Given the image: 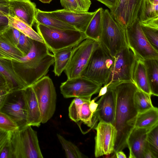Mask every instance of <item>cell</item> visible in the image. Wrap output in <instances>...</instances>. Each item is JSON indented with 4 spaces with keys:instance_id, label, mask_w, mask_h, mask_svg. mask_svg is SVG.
I'll list each match as a JSON object with an SVG mask.
<instances>
[{
    "instance_id": "obj_43",
    "label": "cell",
    "mask_w": 158,
    "mask_h": 158,
    "mask_svg": "<svg viewBox=\"0 0 158 158\" xmlns=\"http://www.w3.org/2000/svg\"><path fill=\"white\" fill-rule=\"evenodd\" d=\"M9 26V21L7 16H0V32L3 31Z\"/></svg>"
},
{
    "instance_id": "obj_22",
    "label": "cell",
    "mask_w": 158,
    "mask_h": 158,
    "mask_svg": "<svg viewBox=\"0 0 158 158\" xmlns=\"http://www.w3.org/2000/svg\"><path fill=\"white\" fill-rule=\"evenodd\" d=\"M35 22L37 24L56 28L76 30L74 27L54 17L50 11H43L38 9L35 16Z\"/></svg>"
},
{
    "instance_id": "obj_24",
    "label": "cell",
    "mask_w": 158,
    "mask_h": 158,
    "mask_svg": "<svg viewBox=\"0 0 158 158\" xmlns=\"http://www.w3.org/2000/svg\"><path fill=\"white\" fill-rule=\"evenodd\" d=\"M104 10L102 7L95 11L85 33L87 38L100 41L102 29V15Z\"/></svg>"
},
{
    "instance_id": "obj_1",
    "label": "cell",
    "mask_w": 158,
    "mask_h": 158,
    "mask_svg": "<svg viewBox=\"0 0 158 158\" xmlns=\"http://www.w3.org/2000/svg\"><path fill=\"white\" fill-rule=\"evenodd\" d=\"M112 85L116 94L114 126L117 131L113 153L122 151L127 147V140L135 127L138 114L134 101L138 88L133 82L123 81Z\"/></svg>"
},
{
    "instance_id": "obj_13",
    "label": "cell",
    "mask_w": 158,
    "mask_h": 158,
    "mask_svg": "<svg viewBox=\"0 0 158 158\" xmlns=\"http://www.w3.org/2000/svg\"><path fill=\"white\" fill-rule=\"evenodd\" d=\"M0 111L12 119L19 128L27 125L25 102L22 91L9 93Z\"/></svg>"
},
{
    "instance_id": "obj_48",
    "label": "cell",
    "mask_w": 158,
    "mask_h": 158,
    "mask_svg": "<svg viewBox=\"0 0 158 158\" xmlns=\"http://www.w3.org/2000/svg\"><path fill=\"white\" fill-rule=\"evenodd\" d=\"M98 106V104L96 102H95V100L94 99L91 100L89 105V108L90 111L93 114L96 111Z\"/></svg>"
},
{
    "instance_id": "obj_3",
    "label": "cell",
    "mask_w": 158,
    "mask_h": 158,
    "mask_svg": "<svg viewBox=\"0 0 158 158\" xmlns=\"http://www.w3.org/2000/svg\"><path fill=\"white\" fill-rule=\"evenodd\" d=\"M12 158H43L37 133L28 125L10 132Z\"/></svg>"
},
{
    "instance_id": "obj_47",
    "label": "cell",
    "mask_w": 158,
    "mask_h": 158,
    "mask_svg": "<svg viewBox=\"0 0 158 158\" xmlns=\"http://www.w3.org/2000/svg\"><path fill=\"white\" fill-rule=\"evenodd\" d=\"M9 15L8 5L0 6V16H6Z\"/></svg>"
},
{
    "instance_id": "obj_29",
    "label": "cell",
    "mask_w": 158,
    "mask_h": 158,
    "mask_svg": "<svg viewBox=\"0 0 158 158\" xmlns=\"http://www.w3.org/2000/svg\"><path fill=\"white\" fill-rule=\"evenodd\" d=\"M158 17V4L149 0H141L137 19L139 22Z\"/></svg>"
},
{
    "instance_id": "obj_18",
    "label": "cell",
    "mask_w": 158,
    "mask_h": 158,
    "mask_svg": "<svg viewBox=\"0 0 158 158\" xmlns=\"http://www.w3.org/2000/svg\"><path fill=\"white\" fill-rule=\"evenodd\" d=\"M151 129L134 127L127 140L129 150V158H143L145 149L147 144V133Z\"/></svg>"
},
{
    "instance_id": "obj_27",
    "label": "cell",
    "mask_w": 158,
    "mask_h": 158,
    "mask_svg": "<svg viewBox=\"0 0 158 158\" xmlns=\"http://www.w3.org/2000/svg\"><path fill=\"white\" fill-rule=\"evenodd\" d=\"M158 124V109L153 108L144 112L139 113L135 127L151 129Z\"/></svg>"
},
{
    "instance_id": "obj_33",
    "label": "cell",
    "mask_w": 158,
    "mask_h": 158,
    "mask_svg": "<svg viewBox=\"0 0 158 158\" xmlns=\"http://www.w3.org/2000/svg\"><path fill=\"white\" fill-rule=\"evenodd\" d=\"M146 141L154 158L158 157V124L147 133Z\"/></svg>"
},
{
    "instance_id": "obj_2",
    "label": "cell",
    "mask_w": 158,
    "mask_h": 158,
    "mask_svg": "<svg viewBox=\"0 0 158 158\" xmlns=\"http://www.w3.org/2000/svg\"><path fill=\"white\" fill-rule=\"evenodd\" d=\"M37 33L52 52L74 47L87 38L85 32L77 30L58 29L37 24Z\"/></svg>"
},
{
    "instance_id": "obj_9",
    "label": "cell",
    "mask_w": 158,
    "mask_h": 158,
    "mask_svg": "<svg viewBox=\"0 0 158 158\" xmlns=\"http://www.w3.org/2000/svg\"><path fill=\"white\" fill-rule=\"evenodd\" d=\"M98 42L87 38L73 48L69 62L64 70L67 79L80 76Z\"/></svg>"
},
{
    "instance_id": "obj_42",
    "label": "cell",
    "mask_w": 158,
    "mask_h": 158,
    "mask_svg": "<svg viewBox=\"0 0 158 158\" xmlns=\"http://www.w3.org/2000/svg\"><path fill=\"white\" fill-rule=\"evenodd\" d=\"M10 132L0 129V151L9 140Z\"/></svg>"
},
{
    "instance_id": "obj_49",
    "label": "cell",
    "mask_w": 158,
    "mask_h": 158,
    "mask_svg": "<svg viewBox=\"0 0 158 158\" xmlns=\"http://www.w3.org/2000/svg\"><path fill=\"white\" fill-rule=\"evenodd\" d=\"M143 158H154L148 143L144 151Z\"/></svg>"
},
{
    "instance_id": "obj_53",
    "label": "cell",
    "mask_w": 158,
    "mask_h": 158,
    "mask_svg": "<svg viewBox=\"0 0 158 158\" xmlns=\"http://www.w3.org/2000/svg\"><path fill=\"white\" fill-rule=\"evenodd\" d=\"M0 59H4L7 60H11L9 57L6 56L5 55H3L2 53L0 52ZM12 61V60H11Z\"/></svg>"
},
{
    "instance_id": "obj_34",
    "label": "cell",
    "mask_w": 158,
    "mask_h": 158,
    "mask_svg": "<svg viewBox=\"0 0 158 158\" xmlns=\"http://www.w3.org/2000/svg\"><path fill=\"white\" fill-rule=\"evenodd\" d=\"M86 100L84 98L75 97L72 101L69 108V116L70 118L77 123L80 121V114L82 105Z\"/></svg>"
},
{
    "instance_id": "obj_46",
    "label": "cell",
    "mask_w": 158,
    "mask_h": 158,
    "mask_svg": "<svg viewBox=\"0 0 158 158\" xmlns=\"http://www.w3.org/2000/svg\"><path fill=\"white\" fill-rule=\"evenodd\" d=\"M6 90L9 92L6 80L3 76L0 73V90Z\"/></svg>"
},
{
    "instance_id": "obj_31",
    "label": "cell",
    "mask_w": 158,
    "mask_h": 158,
    "mask_svg": "<svg viewBox=\"0 0 158 158\" xmlns=\"http://www.w3.org/2000/svg\"><path fill=\"white\" fill-rule=\"evenodd\" d=\"M58 139L65 151L68 158H85L87 157L81 152L75 144L68 141L59 134H57Z\"/></svg>"
},
{
    "instance_id": "obj_32",
    "label": "cell",
    "mask_w": 158,
    "mask_h": 158,
    "mask_svg": "<svg viewBox=\"0 0 158 158\" xmlns=\"http://www.w3.org/2000/svg\"><path fill=\"white\" fill-rule=\"evenodd\" d=\"M90 0H66L64 9L76 12H88L91 5Z\"/></svg>"
},
{
    "instance_id": "obj_30",
    "label": "cell",
    "mask_w": 158,
    "mask_h": 158,
    "mask_svg": "<svg viewBox=\"0 0 158 158\" xmlns=\"http://www.w3.org/2000/svg\"><path fill=\"white\" fill-rule=\"evenodd\" d=\"M151 96L137 89L134 94V101L138 113H142L154 107Z\"/></svg>"
},
{
    "instance_id": "obj_51",
    "label": "cell",
    "mask_w": 158,
    "mask_h": 158,
    "mask_svg": "<svg viewBox=\"0 0 158 158\" xmlns=\"http://www.w3.org/2000/svg\"><path fill=\"white\" fill-rule=\"evenodd\" d=\"M116 157L117 158H126L127 156L124 153L120 151H118L115 153Z\"/></svg>"
},
{
    "instance_id": "obj_20",
    "label": "cell",
    "mask_w": 158,
    "mask_h": 158,
    "mask_svg": "<svg viewBox=\"0 0 158 158\" xmlns=\"http://www.w3.org/2000/svg\"><path fill=\"white\" fill-rule=\"evenodd\" d=\"M49 51L44 43L33 40L28 53L21 58L19 62L13 61L14 65L25 72L34 66L40 59L49 53Z\"/></svg>"
},
{
    "instance_id": "obj_58",
    "label": "cell",
    "mask_w": 158,
    "mask_h": 158,
    "mask_svg": "<svg viewBox=\"0 0 158 158\" xmlns=\"http://www.w3.org/2000/svg\"><path fill=\"white\" fill-rule=\"evenodd\" d=\"M2 32H0V33H2Z\"/></svg>"
},
{
    "instance_id": "obj_37",
    "label": "cell",
    "mask_w": 158,
    "mask_h": 158,
    "mask_svg": "<svg viewBox=\"0 0 158 158\" xmlns=\"http://www.w3.org/2000/svg\"><path fill=\"white\" fill-rule=\"evenodd\" d=\"M141 27L148 41L153 48L158 52V29Z\"/></svg>"
},
{
    "instance_id": "obj_12",
    "label": "cell",
    "mask_w": 158,
    "mask_h": 158,
    "mask_svg": "<svg viewBox=\"0 0 158 158\" xmlns=\"http://www.w3.org/2000/svg\"><path fill=\"white\" fill-rule=\"evenodd\" d=\"M98 106L92 118V129H95L98 121L110 123L114 126L116 110V94L112 85L108 87L106 93L96 102Z\"/></svg>"
},
{
    "instance_id": "obj_56",
    "label": "cell",
    "mask_w": 158,
    "mask_h": 158,
    "mask_svg": "<svg viewBox=\"0 0 158 158\" xmlns=\"http://www.w3.org/2000/svg\"><path fill=\"white\" fill-rule=\"evenodd\" d=\"M153 3L155 4H158V0H153Z\"/></svg>"
},
{
    "instance_id": "obj_35",
    "label": "cell",
    "mask_w": 158,
    "mask_h": 158,
    "mask_svg": "<svg viewBox=\"0 0 158 158\" xmlns=\"http://www.w3.org/2000/svg\"><path fill=\"white\" fill-rule=\"evenodd\" d=\"M16 123L8 115L0 111V129L13 132L19 129Z\"/></svg>"
},
{
    "instance_id": "obj_54",
    "label": "cell",
    "mask_w": 158,
    "mask_h": 158,
    "mask_svg": "<svg viewBox=\"0 0 158 158\" xmlns=\"http://www.w3.org/2000/svg\"><path fill=\"white\" fill-rule=\"evenodd\" d=\"M41 2L45 3H49L52 0H39Z\"/></svg>"
},
{
    "instance_id": "obj_14",
    "label": "cell",
    "mask_w": 158,
    "mask_h": 158,
    "mask_svg": "<svg viewBox=\"0 0 158 158\" xmlns=\"http://www.w3.org/2000/svg\"><path fill=\"white\" fill-rule=\"evenodd\" d=\"M141 0H118L117 4L110 9L114 20L125 30L137 19Z\"/></svg>"
},
{
    "instance_id": "obj_44",
    "label": "cell",
    "mask_w": 158,
    "mask_h": 158,
    "mask_svg": "<svg viewBox=\"0 0 158 158\" xmlns=\"http://www.w3.org/2000/svg\"><path fill=\"white\" fill-rule=\"evenodd\" d=\"M103 3L110 9L114 8L117 4L118 0H96Z\"/></svg>"
},
{
    "instance_id": "obj_36",
    "label": "cell",
    "mask_w": 158,
    "mask_h": 158,
    "mask_svg": "<svg viewBox=\"0 0 158 158\" xmlns=\"http://www.w3.org/2000/svg\"><path fill=\"white\" fill-rule=\"evenodd\" d=\"M91 100L85 101L82 105L80 114V121L91 129L93 114L90 111L89 105Z\"/></svg>"
},
{
    "instance_id": "obj_17",
    "label": "cell",
    "mask_w": 158,
    "mask_h": 158,
    "mask_svg": "<svg viewBox=\"0 0 158 158\" xmlns=\"http://www.w3.org/2000/svg\"><path fill=\"white\" fill-rule=\"evenodd\" d=\"M9 15L16 17L32 27L35 22L37 9L30 0H9Z\"/></svg>"
},
{
    "instance_id": "obj_7",
    "label": "cell",
    "mask_w": 158,
    "mask_h": 158,
    "mask_svg": "<svg viewBox=\"0 0 158 158\" xmlns=\"http://www.w3.org/2000/svg\"><path fill=\"white\" fill-rule=\"evenodd\" d=\"M114 57V61L108 79L104 85L108 86L127 81L133 82V76L137 58L127 46Z\"/></svg>"
},
{
    "instance_id": "obj_28",
    "label": "cell",
    "mask_w": 158,
    "mask_h": 158,
    "mask_svg": "<svg viewBox=\"0 0 158 158\" xmlns=\"http://www.w3.org/2000/svg\"><path fill=\"white\" fill-rule=\"evenodd\" d=\"M6 16L8 19L9 26L16 28L34 40L44 43L40 36L31 27L16 17H13L9 15Z\"/></svg>"
},
{
    "instance_id": "obj_26",
    "label": "cell",
    "mask_w": 158,
    "mask_h": 158,
    "mask_svg": "<svg viewBox=\"0 0 158 158\" xmlns=\"http://www.w3.org/2000/svg\"><path fill=\"white\" fill-rule=\"evenodd\" d=\"M73 47H69L52 52L54 56L53 72L55 76H60L69 62Z\"/></svg>"
},
{
    "instance_id": "obj_10",
    "label": "cell",
    "mask_w": 158,
    "mask_h": 158,
    "mask_svg": "<svg viewBox=\"0 0 158 158\" xmlns=\"http://www.w3.org/2000/svg\"><path fill=\"white\" fill-rule=\"evenodd\" d=\"M102 85L79 76L67 79L60 86V93L65 98H79L91 100L94 94L99 93Z\"/></svg>"
},
{
    "instance_id": "obj_52",
    "label": "cell",
    "mask_w": 158,
    "mask_h": 158,
    "mask_svg": "<svg viewBox=\"0 0 158 158\" xmlns=\"http://www.w3.org/2000/svg\"><path fill=\"white\" fill-rule=\"evenodd\" d=\"M9 0H0V6L8 5Z\"/></svg>"
},
{
    "instance_id": "obj_21",
    "label": "cell",
    "mask_w": 158,
    "mask_h": 158,
    "mask_svg": "<svg viewBox=\"0 0 158 158\" xmlns=\"http://www.w3.org/2000/svg\"><path fill=\"white\" fill-rule=\"evenodd\" d=\"M133 80L138 89L152 96L145 66L143 61L139 59H137Z\"/></svg>"
},
{
    "instance_id": "obj_5",
    "label": "cell",
    "mask_w": 158,
    "mask_h": 158,
    "mask_svg": "<svg viewBox=\"0 0 158 158\" xmlns=\"http://www.w3.org/2000/svg\"><path fill=\"white\" fill-rule=\"evenodd\" d=\"M99 42L113 57L127 46L125 30L114 20L107 9L103 10Z\"/></svg>"
},
{
    "instance_id": "obj_57",
    "label": "cell",
    "mask_w": 158,
    "mask_h": 158,
    "mask_svg": "<svg viewBox=\"0 0 158 158\" xmlns=\"http://www.w3.org/2000/svg\"><path fill=\"white\" fill-rule=\"evenodd\" d=\"M150 1L153 2V0H149Z\"/></svg>"
},
{
    "instance_id": "obj_4",
    "label": "cell",
    "mask_w": 158,
    "mask_h": 158,
    "mask_svg": "<svg viewBox=\"0 0 158 158\" xmlns=\"http://www.w3.org/2000/svg\"><path fill=\"white\" fill-rule=\"evenodd\" d=\"M114 61V57L99 42L80 76L104 85L108 79Z\"/></svg>"
},
{
    "instance_id": "obj_11",
    "label": "cell",
    "mask_w": 158,
    "mask_h": 158,
    "mask_svg": "<svg viewBox=\"0 0 158 158\" xmlns=\"http://www.w3.org/2000/svg\"><path fill=\"white\" fill-rule=\"evenodd\" d=\"M94 129L96 131L95 138V157L113 153L117 135L115 126L110 123L99 122Z\"/></svg>"
},
{
    "instance_id": "obj_23",
    "label": "cell",
    "mask_w": 158,
    "mask_h": 158,
    "mask_svg": "<svg viewBox=\"0 0 158 158\" xmlns=\"http://www.w3.org/2000/svg\"><path fill=\"white\" fill-rule=\"evenodd\" d=\"M0 52L16 62L26 55L2 32L0 33Z\"/></svg>"
},
{
    "instance_id": "obj_50",
    "label": "cell",
    "mask_w": 158,
    "mask_h": 158,
    "mask_svg": "<svg viewBox=\"0 0 158 158\" xmlns=\"http://www.w3.org/2000/svg\"><path fill=\"white\" fill-rule=\"evenodd\" d=\"M108 87L106 85H104L103 87H101L99 91L98 95L97 97L94 98L95 101L97 100L99 97L105 94L106 93Z\"/></svg>"
},
{
    "instance_id": "obj_8",
    "label": "cell",
    "mask_w": 158,
    "mask_h": 158,
    "mask_svg": "<svg viewBox=\"0 0 158 158\" xmlns=\"http://www.w3.org/2000/svg\"><path fill=\"white\" fill-rule=\"evenodd\" d=\"M125 31L127 46L137 59H158V52L146 39L138 19Z\"/></svg>"
},
{
    "instance_id": "obj_19",
    "label": "cell",
    "mask_w": 158,
    "mask_h": 158,
    "mask_svg": "<svg viewBox=\"0 0 158 158\" xmlns=\"http://www.w3.org/2000/svg\"><path fill=\"white\" fill-rule=\"evenodd\" d=\"M22 92L25 102L27 125L38 127L41 123V117L34 91L31 86H29Z\"/></svg>"
},
{
    "instance_id": "obj_16",
    "label": "cell",
    "mask_w": 158,
    "mask_h": 158,
    "mask_svg": "<svg viewBox=\"0 0 158 158\" xmlns=\"http://www.w3.org/2000/svg\"><path fill=\"white\" fill-rule=\"evenodd\" d=\"M50 12L56 19L74 27L77 30L85 32L95 11L76 12L63 9Z\"/></svg>"
},
{
    "instance_id": "obj_39",
    "label": "cell",
    "mask_w": 158,
    "mask_h": 158,
    "mask_svg": "<svg viewBox=\"0 0 158 158\" xmlns=\"http://www.w3.org/2000/svg\"><path fill=\"white\" fill-rule=\"evenodd\" d=\"M2 32L14 44L17 46L21 32L16 28L8 26Z\"/></svg>"
},
{
    "instance_id": "obj_25",
    "label": "cell",
    "mask_w": 158,
    "mask_h": 158,
    "mask_svg": "<svg viewBox=\"0 0 158 158\" xmlns=\"http://www.w3.org/2000/svg\"><path fill=\"white\" fill-rule=\"evenodd\" d=\"M145 67L152 95L158 96V59L143 61Z\"/></svg>"
},
{
    "instance_id": "obj_55",
    "label": "cell",
    "mask_w": 158,
    "mask_h": 158,
    "mask_svg": "<svg viewBox=\"0 0 158 158\" xmlns=\"http://www.w3.org/2000/svg\"><path fill=\"white\" fill-rule=\"evenodd\" d=\"M60 0V2L61 4V6L62 7H63V6H64L66 0Z\"/></svg>"
},
{
    "instance_id": "obj_38",
    "label": "cell",
    "mask_w": 158,
    "mask_h": 158,
    "mask_svg": "<svg viewBox=\"0 0 158 158\" xmlns=\"http://www.w3.org/2000/svg\"><path fill=\"white\" fill-rule=\"evenodd\" d=\"M33 40L21 32L17 47L26 55L32 47Z\"/></svg>"
},
{
    "instance_id": "obj_41",
    "label": "cell",
    "mask_w": 158,
    "mask_h": 158,
    "mask_svg": "<svg viewBox=\"0 0 158 158\" xmlns=\"http://www.w3.org/2000/svg\"><path fill=\"white\" fill-rule=\"evenodd\" d=\"M139 23L141 27L158 29V17L139 22Z\"/></svg>"
},
{
    "instance_id": "obj_40",
    "label": "cell",
    "mask_w": 158,
    "mask_h": 158,
    "mask_svg": "<svg viewBox=\"0 0 158 158\" xmlns=\"http://www.w3.org/2000/svg\"><path fill=\"white\" fill-rule=\"evenodd\" d=\"M0 158H12L10 139L0 151Z\"/></svg>"
},
{
    "instance_id": "obj_45",
    "label": "cell",
    "mask_w": 158,
    "mask_h": 158,
    "mask_svg": "<svg viewBox=\"0 0 158 158\" xmlns=\"http://www.w3.org/2000/svg\"><path fill=\"white\" fill-rule=\"evenodd\" d=\"M9 93L6 90H0V110Z\"/></svg>"
},
{
    "instance_id": "obj_15",
    "label": "cell",
    "mask_w": 158,
    "mask_h": 158,
    "mask_svg": "<svg viewBox=\"0 0 158 158\" xmlns=\"http://www.w3.org/2000/svg\"><path fill=\"white\" fill-rule=\"evenodd\" d=\"M0 73L6 80L10 93L21 91L29 86L24 77L16 71L12 61L0 59Z\"/></svg>"
},
{
    "instance_id": "obj_6",
    "label": "cell",
    "mask_w": 158,
    "mask_h": 158,
    "mask_svg": "<svg viewBox=\"0 0 158 158\" xmlns=\"http://www.w3.org/2000/svg\"><path fill=\"white\" fill-rule=\"evenodd\" d=\"M36 95L40 110L41 123H47L56 110V94L52 79L44 76L31 86Z\"/></svg>"
}]
</instances>
